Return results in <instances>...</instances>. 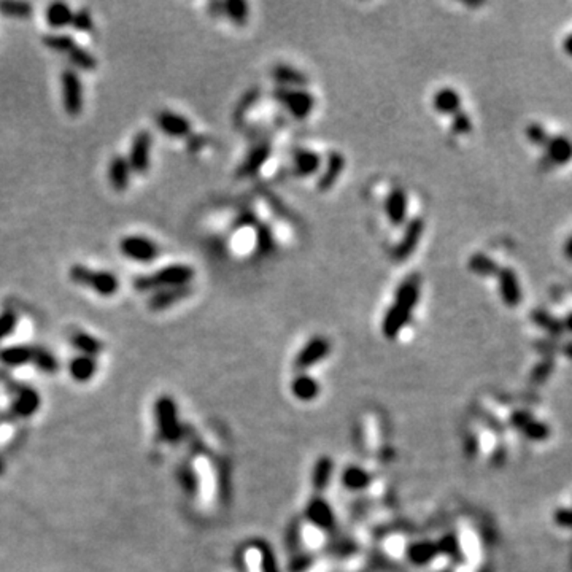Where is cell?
Instances as JSON below:
<instances>
[{
    "label": "cell",
    "instance_id": "cell-40",
    "mask_svg": "<svg viewBox=\"0 0 572 572\" xmlns=\"http://www.w3.org/2000/svg\"><path fill=\"white\" fill-rule=\"evenodd\" d=\"M253 96H256V94H254V93H249V99H247V102H253V101H254ZM249 105H252V103H240V108H242V111L245 110V108H248Z\"/></svg>",
    "mask_w": 572,
    "mask_h": 572
},
{
    "label": "cell",
    "instance_id": "cell-14",
    "mask_svg": "<svg viewBox=\"0 0 572 572\" xmlns=\"http://www.w3.org/2000/svg\"><path fill=\"white\" fill-rule=\"evenodd\" d=\"M345 169V156L339 153V151H331L330 156H327V161H326V167L323 170V174L317 181V188L320 191H327L331 189L335 181L339 180L340 174L344 172Z\"/></svg>",
    "mask_w": 572,
    "mask_h": 572
},
{
    "label": "cell",
    "instance_id": "cell-17",
    "mask_svg": "<svg viewBox=\"0 0 572 572\" xmlns=\"http://www.w3.org/2000/svg\"><path fill=\"white\" fill-rule=\"evenodd\" d=\"M272 78L277 83L285 84V86H293L294 89H302L310 83V78H308L304 72L285 64L275 65L272 69Z\"/></svg>",
    "mask_w": 572,
    "mask_h": 572
},
{
    "label": "cell",
    "instance_id": "cell-6",
    "mask_svg": "<svg viewBox=\"0 0 572 572\" xmlns=\"http://www.w3.org/2000/svg\"><path fill=\"white\" fill-rule=\"evenodd\" d=\"M120 249L126 258L137 262H151L159 256V247L156 243L143 237V235H128L120 242Z\"/></svg>",
    "mask_w": 572,
    "mask_h": 572
},
{
    "label": "cell",
    "instance_id": "cell-5",
    "mask_svg": "<svg viewBox=\"0 0 572 572\" xmlns=\"http://www.w3.org/2000/svg\"><path fill=\"white\" fill-rule=\"evenodd\" d=\"M64 108L70 116H78L83 110V83L74 69H65L61 75Z\"/></svg>",
    "mask_w": 572,
    "mask_h": 572
},
{
    "label": "cell",
    "instance_id": "cell-20",
    "mask_svg": "<svg viewBox=\"0 0 572 572\" xmlns=\"http://www.w3.org/2000/svg\"><path fill=\"white\" fill-rule=\"evenodd\" d=\"M32 359H34V348L26 345L6 347L0 352V361L9 367L23 366L26 363H30Z\"/></svg>",
    "mask_w": 572,
    "mask_h": 572
},
{
    "label": "cell",
    "instance_id": "cell-34",
    "mask_svg": "<svg viewBox=\"0 0 572 572\" xmlns=\"http://www.w3.org/2000/svg\"><path fill=\"white\" fill-rule=\"evenodd\" d=\"M93 15L88 9H82L74 13V19H72V28L78 32H91L93 30Z\"/></svg>",
    "mask_w": 572,
    "mask_h": 572
},
{
    "label": "cell",
    "instance_id": "cell-42",
    "mask_svg": "<svg viewBox=\"0 0 572 572\" xmlns=\"http://www.w3.org/2000/svg\"><path fill=\"white\" fill-rule=\"evenodd\" d=\"M0 472H2V463H0Z\"/></svg>",
    "mask_w": 572,
    "mask_h": 572
},
{
    "label": "cell",
    "instance_id": "cell-9",
    "mask_svg": "<svg viewBox=\"0 0 572 572\" xmlns=\"http://www.w3.org/2000/svg\"><path fill=\"white\" fill-rule=\"evenodd\" d=\"M272 153V147L269 142H261L258 145H254V147L249 150V153L245 156V159L242 161V164L237 169V179H249V176H253L259 172L264 166L266 161L271 157Z\"/></svg>",
    "mask_w": 572,
    "mask_h": 572
},
{
    "label": "cell",
    "instance_id": "cell-8",
    "mask_svg": "<svg viewBox=\"0 0 572 572\" xmlns=\"http://www.w3.org/2000/svg\"><path fill=\"white\" fill-rule=\"evenodd\" d=\"M151 143H153V139H151V134L148 130H140V133L134 137L129 151V164L133 172L140 175L148 172Z\"/></svg>",
    "mask_w": 572,
    "mask_h": 572
},
{
    "label": "cell",
    "instance_id": "cell-13",
    "mask_svg": "<svg viewBox=\"0 0 572 572\" xmlns=\"http://www.w3.org/2000/svg\"><path fill=\"white\" fill-rule=\"evenodd\" d=\"M385 210L391 225H404V221L407 220V210H409V201H407L405 191L400 188H394L390 196L386 197Z\"/></svg>",
    "mask_w": 572,
    "mask_h": 572
},
{
    "label": "cell",
    "instance_id": "cell-32",
    "mask_svg": "<svg viewBox=\"0 0 572 572\" xmlns=\"http://www.w3.org/2000/svg\"><path fill=\"white\" fill-rule=\"evenodd\" d=\"M532 321L537 323L544 330H547L549 332H554V334H560L563 331V323L561 321H558L556 318L551 317L547 312L544 310H536L532 312Z\"/></svg>",
    "mask_w": 572,
    "mask_h": 572
},
{
    "label": "cell",
    "instance_id": "cell-25",
    "mask_svg": "<svg viewBox=\"0 0 572 572\" xmlns=\"http://www.w3.org/2000/svg\"><path fill=\"white\" fill-rule=\"evenodd\" d=\"M469 269L471 272L480 275V277H491V275H498L499 271H501L498 262L483 253H476L474 256H471Z\"/></svg>",
    "mask_w": 572,
    "mask_h": 572
},
{
    "label": "cell",
    "instance_id": "cell-10",
    "mask_svg": "<svg viewBox=\"0 0 572 572\" xmlns=\"http://www.w3.org/2000/svg\"><path fill=\"white\" fill-rule=\"evenodd\" d=\"M156 123L157 128H159L164 134H167L169 137H176V139H180V137H188L191 134V130H193L191 123L185 116L170 110L157 111Z\"/></svg>",
    "mask_w": 572,
    "mask_h": 572
},
{
    "label": "cell",
    "instance_id": "cell-21",
    "mask_svg": "<svg viewBox=\"0 0 572 572\" xmlns=\"http://www.w3.org/2000/svg\"><path fill=\"white\" fill-rule=\"evenodd\" d=\"M97 364L93 357H86V354H80L70 361L69 371L70 376L77 381H86L96 374Z\"/></svg>",
    "mask_w": 572,
    "mask_h": 572
},
{
    "label": "cell",
    "instance_id": "cell-27",
    "mask_svg": "<svg viewBox=\"0 0 572 572\" xmlns=\"http://www.w3.org/2000/svg\"><path fill=\"white\" fill-rule=\"evenodd\" d=\"M67 57H69L70 64L74 65V67L80 69V70L93 72V70L97 69V59L93 55H91L89 51L82 48L78 43L69 51Z\"/></svg>",
    "mask_w": 572,
    "mask_h": 572
},
{
    "label": "cell",
    "instance_id": "cell-23",
    "mask_svg": "<svg viewBox=\"0 0 572 572\" xmlns=\"http://www.w3.org/2000/svg\"><path fill=\"white\" fill-rule=\"evenodd\" d=\"M74 11L67 4H52L47 9V23L55 29H62L72 26Z\"/></svg>",
    "mask_w": 572,
    "mask_h": 572
},
{
    "label": "cell",
    "instance_id": "cell-38",
    "mask_svg": "<svg viewBox=\"0 0 572 572\" xmlns=\"http://www.w3.org/2000/svg\"><path fill=\"white\" fill-rule=\"evenodd\" d=\"M563 48L566 51L568 56H572V34L566 37V40L563 42Z\"/></svg>",
    "mask_w": 572,
    "mask_h": 572
},
{
    "label": "cell",
    "instance_id": "cell-41",
    "mask_svg": "<svg viewBox=\"0 0 572 572\" xmlns=\"http://www.w3.org/2000/svg\"><path fill=\"white\" fill-rule=\"evenodd\" d=\"M564 326H566L568 330L572 332V313H569L566 317V320H564Z\"/></svg>",
    "mask_w": 572,
    "mask_h": 572
},
{
    "label": "cell",
    "instance_id": "cell-11",
    "mask_svg": "<svg viewBox=\"0 0 572 572\" xmlns=\"http://www.w3.org/2000/svg\"><path fill=\"white\" fill-rule=\"evenodd\" d=\"M191 293H193V286L191 285L159 289V291H155L153 296L148 299V307L155 312L164 310V308L172 307L174 304H176V302L188 298Z\"/></svg>",
    "mask_w": 572,
    "mask_h": 572
},
{
    "label": "cell",
    "instance_id": "cell-22",
    "mask_svg": "<svg viewBox=\"0 0 572 572\" xmlns=\"http://www.w3.org/2000/svg\"><path fill=\"white\" fill-rule=\"evenodd\" d=\"M327 350H330V344H327V340L323 337H315L313 340L308 342L304 350L301 352L299 358H298V364L299 366L312 364V363H315V361L323 358L327 353Z\"/></svg>",
    "mask_w": 572,
    "mask_h": 572
},
{
    "label": "cell",
    "instance_id": "cell-24",
    "mask_svg": "<svg viewBox=\"0 0 572 572\" xmlns=\"http://www.w3.org/2000/svg\"><path fill=\"white\" fill-rule=\"evenodd\" d=\"M38 405H40L38 394L34 390H30V388H23L18 393V398L15 400V412L18 415L29 417L38 409Z\"/></svg>",
    "mask_w": 572,
    "mask_h": 572
},
{
    "label": "cell",
    "instance_id": "cell-35",
    "mask_svg": "<svg viewBox=\"0 0 572 572\" xmlns=\"http://www.w3.org/2000/svg\"><path fill=\"white\" fill-rule=\"evenodd\" d=\"M18 325V317L15 312L6 310L0 315V340L9 337L11 332H15V327Z\"/></svg>",
    "mask_w": 572,
    "mask_h": 572
},
{
    "label": "cell",
    "instance_id": "cell-3",
    "mask_svg": "<svg viewBox=\"0 0 572 572\" xmlns=\"http://www.w3.org/2000/svg\"><path fill=\"white\" fill-rule=\"evenodd\" d=\"M69 277L77 285L91 288L99 296L110 298L120 289V280L116 275L107 271H93L83 264H74L69 271Z\"/></svg>",
    "mask_w": 572,
    "mask_h": 572
},
{
    "label": "cell",
    "instance_id": "cell-30",
    "mask_svg": "<svg viewBox=\"0 0 572 572\" xmlns=\"http://www.w3.org/2000/svg\"><path fill=\"white\" fill-rule=\"evenodd\" d=\"M43 45L47 48L52 50V51H57V52H62V55L67 56L69 51L75 47L77 42L72 38V35H65V34H48L43 37Z\"/></svg>",
    "mask_w": 572,
    "mask_h": 572
},
{
    "label": "cell",
    "instance_id": "cell-18",
    "mask_svg": "<svg viewBox=\"0 0 572 572\" xmlns=\"http://www.w3.org/2000/svg\"><path fill=\"white\" fill-rule=\"evenodd\" d=\"M545 151H547L545 155L551 162L556 166H563L572 159V142L564 135L550 137L549 143L545 145Z\"/></svg>",
    "mask_w": 572,
    "mask_h": 572
},
{
    "label": "cell",
    "instance_id": "cell-28",
    "mask_svg": "<svg viewBox=\"0 0 572 572\" xmlns=\"http://www.w3.org/2000/svg\"><path fill=\"white\" fill-rule=\"evenodd\" d=\"M223 9H225V15L237 26H243L248 21L249 9L243 0H228L223 4Z\"/></svg>",
    "mask_w": 572,
    "mask_h": 572
},
{
    "label": "cell",
    "instance_id": "cell-16",
    "mask_svg": "<svg viewBox=\"0 0 572 572\" xmlns=\"http://www.w3.org/2000/svg\"><path fill=\"white\" fill-rule=\"evenodd\" d=\"M294 174L298 176H310L318 172L321 166V157L318 153L305 148H296L293 153Z\"/></svg>",
    "mask_w": 572,
    "mask_h": 572
},
{
    "label": "cell",
    "instance_id": "cell-12",
    "mask_svg": "<svg viewBox=\"0 0 572 572\" xmlns=\"http://www.w3.org/2000/svg\"><path fill=\"white\" fill-rule=\"evenodd\" d=\"M499 280V291H501V298L505 302V305L517 307L522 301V289L518 284L517 274L512 271L510 267H504L498 274Z\"/></svg>",
    "mask_w": 572,
    "mask_h": 572
},
{
    "label": "cell",
    "instance_id": "cell-37",
    "mask_svg": "<svg viewBox=\"0 0 572 572\" xmlns=\"http://www.w3.org/2000/svg\"><path fill=\"white\" fill-rule=\"evenodd\" d=\"M259 247L264 249V252H271L274 248V235L271 232V229L262 228L259 231Z\"/></svg>",
    "mask_w": 572,
    "mask_h": 572
},
{
    "label": "cell",
    "instance_id": "cell-26",
    "mask_svg": "<svg viewBox=\"0 0 572 572\" xmlns=\"http://www.w3.org/2000/svg\"><path fill=\"white\" fill-rule=\"evenodd\" d=\"M72 345H74L77 350H80L82 354H86V357L93 358L103 350L102 342L86 332H75L72 335Z\"/></svg>",
    "mask_w": 572,
    "mask_h": 572
},
{
    "label": "cell",
    "instance_id": "cell-29",
    "mask_svg": "<svg viewBox=\"0 0 572 572\" xmlns=\"http://www.w3.org/2000/svg\"><path fill=\"white\" fill-rule=\"evenodd\" d=\"M34 6L28 2H0V15L13 19H29Z\"/></svg>",
    "mask_w": 572,
    "mask_h": 572
},
{
    "label": "cell",
    "instance_id": "cell-36",
    "mask_svg": "<svg viewBox=\"0 0 572 572\" xmlns=\"http://www.w3.org/2000/svg\"><path fill=\"white\" fill-rule=\"evenodd\" d=\"M472 129V121L471 118L464 113V111H458L456 115H453L452 120V130L455 134H468Z\"/></svg>",
    "mask_w": 572,
    "mask_h": 572
},
{
    "label": "cell",
    "instance_id": "cell-33",
    "mask_svg": "<svg viewBox=\"0 0 572 572\" xmlns=\"http://www.w3.org/2000/svg\"><path fill=\"white\" fill-rule=\"evenodd\" d=\"M526 137H528V140L532 145H536V147H544L545 148V145L549 143L551 135H549V133L544 129L542 124L532 123V124H529L528 129H526Z\"/></svg>",
    "mask_w": 572,
    "mask_h": 572
},
{
    "label": "cell",
    "instance_id": "cell-15",
    "mask_svg": "<svg viewBox=\"0 0 572 572\" xmlns=\"http://www.w3.org/2000/svg\"><path fill=\"white\" fill-rule=\"evenodd\" d=\"M130 174H133V169H130L128 157L118 155L110 161L108 181L113 189L116 191L128 189L130 185Z\"/></svg>",
    "mask_w": 572,
    "mask_h": 572
},
{
    "label": "cell",
    "instance_id": "cell-31",
    "mask_svg": "<svg viewBox=\"0 0 572 572\" xmlns=\"http://www.w3.org/2000/svg\"><path fill=\"white\" fill-rule=\"evenodd\" d=\"M35 366L45 374H55L59 371V363L56 357L52 353H50L45 348H35L34 350V359Z\"/></svg>",
    "mask_w": 572,
    "mask_h": 572
},
{
    "label": "cell",
    "instance_id": "cell-2",
    "mask_svg": "<svg viewBox=\"0 0 572 572\" xmlns=\"http://www.w3.org/2000/svg\"><path fill=\"white\" fill-rule=\"evenodd\" d=\"M196 271L186 264H170L159 269L153 274L140 275L134 279V288L140 293L147 291H159V289L191 285V280L194 279Z\"/></svg>",
    "mask_w": 572,
    "mask_h": 572
},
{
    "label": "cell",
    "instance_id": "cell-1",
    "mask_svg": "<svg viewBox=\"0 0 572 572\" xmlns=\"http://www.w3.org/2000/svg\"><path fill=\"white\" fill-rule=\"evenodd\" d=\"M420 289H422V279L417 274L405 277L403 284L398 286L396 299L388 308L383 320V334L386 337H396L400 330L409 323L413 308L420 299Z\"/></svg>",
    "mask_w": 572,
    "mask_h": 572
},
{
    "label": "cell",
    "instance_id": "cell-39",
    "mask_svg": "<svg viewBox=\"0 0 572 572\" xmlns=\"http://www.w3.org/2000/svg\"><path fill=\"white\" fill-rule=\"evenodd\" d=\"M564 254H566V258L569 261H572V235L568 239L566 245H564Z\"/></svg>",
    "mask_w": 572,
    "mask_h": 572
},
{
    "label": "cell",
    "instance_id": "cell-4",
    "mask_svg": "<svg viewBox=\"0 0 572 572\" xmlns=\"http://www.w3.org/2000/svg\"><path fill=\"white\" fill-rule=\"evenodd\" d=\"M274 97L296 120H305L315 108V97L305 89L277 88L274 91Z\"/></svg>",
    "mask_w": 572,
    "mask_h": 572
},
{
    "label": "cell",
    "instance_id": "cell-19",
    "mask_svg": "<svg viewBox=\"0 0 572 572\" xmlns=\"http://www.w3.org/2000/svg\"><path fill=\"white\" fill-rule=\"evenodd\" d=\"M432 105L439 113L456 115L458 111H461V97H459L455 89L444 88L437 91L436 96H434Z\"/></svg>",
    "mask_w": 572,
    "mask_h": 572
},
{
    "label": "cell",
    "instance_id": "cell-7",
    "mask_svg": "<svg viewBox=\"0 0 572 572\" xmlns=\"http://www.w3.org/2000/svg\"><path fill=\"white\" fill-rule=\"evenodd\" d=\"M423 231H425V221L423 218H420V216L412 218L407 223L403 239H400L396 248L393 249V258L396 261H405L409 258V256L415 252L420 240H422Z\"/></svg>",
    "mask_w": 572,
    "mask_h": 572
}]
</instances>
